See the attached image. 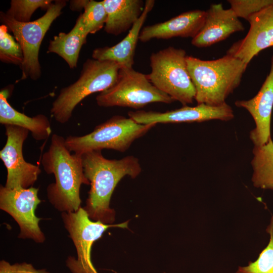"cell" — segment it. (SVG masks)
I'll list each match as a JSON object with an SVG mask.
<instances>
[{
	"label": "cell",
	"instance_id": "cell-14",
	"mask_svg": "<svg viewBox=\"0 0 273 273\" xmlns=\"http://www.w3.org/2000/svg\"><path fill=\"white\" fill-rule=\"evenodd\" d=\"M235 105L246 109L253 117L255 127L250 132L254 147L265 144L270 137V121L273 108V55L270 69L257 95L248 100H237Z\"/></svg>",
	"mask_w": 273,
	"mask_h": 273
},
{
	"label": "cell",
	"instance_id": "cell-5",
	"mask_svg": "<svg viewBox=\"0 0 273 273\" xmlns=\"http://www.w3.org/2000/svg\"><path fill=\"white\" fill-rule=\"evenodd\" d=\"M156 125L140 124L130 117L115 115L87 134L67 136L65 145L70 152L78 155L103 149L123 152Z\"/></svg>",
	"mask_w": 273,
	"mask_h": 273
},
{
	"label": "cell",
	"instance_id": "cell-23",
	"mask_svg": "<svg viewBox=\"0 0 273 273\" xmlns=\"http://www.w3.org/2000/svg\"><path fill=\"white\" fill-rule=\"evenodd\" d=\"M269 235L267 245L260 253L257 259L249 262L248 265L239 266L235 273H273V216L266 229Z\"/></svg>",
	"mask_w": 273,
	"mask_h": 273
},
{
	"label": "cell",
	"instance_id": "cell-4",
	"mask_svg": "<svg viewBox=\"0 0 273 273\" xmlns=\"http://www.w3.org/2000/svg\"><path fill=\"white\" fill-rule=\"evenodd\" d=\"M120 66L110 61L87 59L78 79L62 88L53 102L51 113L58 122L64 124L71 118L76 106L92 94L108 89L117 80Z\"/></svg>",
	"mask_w": 273,
	"mask_h": 273
},
{
	"label": "cell",
	"instance_id": "cell-28",
	"mask_svg": "<svg viewBox=\"0 0 273 273\" xmlns=\"http://www.w3.org/2000/svg\"><path fill=\"white\" fill-rule=\"evenodd\" d=\"M88 1H71L70 2V9L72 11H80L84 9Z\"/></svg>",
	"mask_w": 273,
	"mask_h": 273
},
{
	"label": "cell",
	"instance_id": "cell-24",
	"mask_svg": "<svg viewBox=\"0 0 273 273\" xmlns=\"http://www.w3.org/2000/svg\"><path fill=\"white\" fill-rule=\"evenodd\" d=\"M52 2L50 0H12L6 14L18 22H29L37 9L47 10L52 5Z\"/></svg>",
	"mask_w": 273,
	"mask_h": 273
},
{
	"label": "cell",
	"instance_id": "cell-22",
	"mask_svg": "<svg viewBox=\"0 0 273 273\" xmlns=\"http://www.w3.org/2000/svg\"><path fill=\"white\" fill-rule=\"evenodd\" d=\"M78 17L87 34L96 33L105 26L107 19L103 1H88L83 13Z\"/></svg>",
	"mask_w": 273,
	"mask_h": 273
},
{
	"label": "cell",
	"instance_id": "cell-1",
	"mask_svg": "<svg viewBox=\"0 0 273 273\" xmlns=\"http://www.w3.org/2000/svg\"><path fill=\"white\" fill-rule=\"evenodd\" d=\"M82 166L90 188L83 208L93 221L113 224L116 212L110 207L111 196L118 183L128 175L135 178L142 168L138 159L127 156L121 159H108L101 151H93L83 154Z\"/></svg>",
	"mask_w": 273,
	"mask_h": 273
},
{
	"label": "cell",
	"instance_id": "cell-18",
	"mask_svg": "<svg viewBox=\"0 0 273 273\" xmlns=\"http://www.w3.org/2000/svg\"><path fill=\"white\" fill-rule=\"evenodd\" d=\"M13 87H5L0 92V123L19 126L31 132L36 141L48 139L52 133L50 122L43 114L30 117L15 109L9 104Z\"/></svg>",
	"mask_w": 273,
	"mask_h": 273
},
{
	"label": "cell",
	"instance_id": "cell-19",
	"mask_svg": "<svg viewBox=\"0 0 273 273\" xmlns=\"http://www.w3.org/2000/svg\"><path fill=\"white\" fill-rule=\"evenodd\" d=\"M107 19L104 30L118 35L130 29L142 15L145 6L142 0H104Z\"/></svg>",
	"mask_w": 273,
	"mask_h": 273
},
{
	"label": "cell",
	"instance_id": "cell-17",
	"mask_svg": "<svg viewBox=\"0 0 273 273\" xmlns=\"http://www.w3.org/2000/svg\"><path fill=\"white\" fill-rule=\"evenodd\" d=\"M154 5V0L146 1L142 15L126 36L113 46L96 49L92 53V58L112 61L119 65L120 67L132 68L135 51L143 25Z\"/></svg>",
	"mask_w": 273,
	"mask_h": 273
},
{
	"label": "cell",
	"instance_id": "cell-3",
	"mask_svg": "<svg viewBox=\"0 0 273 273\" xmlns=\"http://www.w3.org/2000/svg\"><path fill=\"white\" fill-rule=\"evenodd\" d=\"M188 69L196 90L198 104L217 106L240 85L248 64L226 54L213 60L187 57Z\"/></svg>",
	"mask_w": 273,
	"mask_h": 273
},
{
	"label": "cell",
	"instance_id": "cell-15",
	"mask_svg": "<svg viewBox=\"0 0 273 273\" xmlns=\"http://www.w3.org/2000/svg\"><path fill=\"white\" fill-rule=\"evenodd\" d=\"M244 30L242 23L231 8L225 9L221 4H213L205 11L203 25L191 43L198 48L208 47Z\"/></svg>",
	"mask_w": 273,
	"mask_h": 273
},
{
	"label": "cell",
	"instance_id": "cell-25",
	"mask_svg": "<svg viewBox=\"0 0 273 273\" xmlns=\"http://www.w3.org/2000/svg\"><path fill=\"white\" fill-rule=\"evenodd\" d=\"M4 24L0 26V60L5 63L21 66L23 55L19 43L9 33Z\"/></svg>",
	"mask_w": 273,
	"mask_h": 273
},
{
	"label": "cell",
	"instance_id": "cell-10",
	"mask_svg": "<svg viewBox=\"0 0 273 273\" xmlns=\"http://www.w3.org/2000/svg\"><path fill=\"white\" fill-rule=\"evenodd\" d=\"M39 189H9L0 186V209L11 215L20 228L18 238L31 239L37 243L46 240L39 223L41 218L35 215V210L41 201L38 196Z\"/></svg>",
	"mask_w": 273,
	"mask_h": 273
},
{
	"label": "cell",
	"instance_id": "cell-16",
	"mask_svg": "<svg viewBox=\"0 0 273 273\" xmlns=\"http://www.w3.org/2000/svg\"><path fill=\"white\" fill-rule=\"evenodd\" d=\"M205 11L195 10L179 14L170 19L143 28L139 40L146 42L153 39L175 37L194 38L202 27Z\"/></svg>",
	"mask_w": 273,
	"mask_h": 273
},
{
	"label": "cell",
	"instance_id": "cell-21",
	"mask_svg": "<svg viewBox=\"0 0 273 273\" xmlns=\"http://www.w3.org/2000/svg\"><path fill=\"white\" fill-rule=\"evenodd\" d=\"M251 161L252 181L255 187L273 190V142L271 139L264 145L254 147Z\"/></svg>",
	"mask_w": 273,
	"mask_h": 273
},
{
	"label": "cell",
	"instance_id": "cell-7",
	"mask_svg": "<svg viewBox=\"0 0 273 273\" xmlns=\"http://www.w3.org/2000/svg\"><path fill=\"white\" fill-rule=\"evenodd\" d=\"M66 2L64 0L55 1L42 16L26 23L18 22L8 17L5 13L1 12V22L13 33L22 51L23 61L20 66L21 80L30 78L35 80L40 77L39 61L40 44L53 22L61 15Z\"/></svg>",
	"mask_w": 273,
	"mask_h": 273
},
{
	"label": "cell",
	"instance_id": "cell-11",
	"mask_svg": "<svg viewBox=\"0 0 273 273\" xmlns=\"http://www.w3.org/2000/svg\"><path fill=\"white\" fill-rule=\"evenodd\" d=\"M5 126L7 141L0 151V158L7 172L5 186L9 189L30 188L37 180L41 169L26 162L23 157V146L29 131L12 125Z\"/></svg>",
	"mask_w": 273,
	"mask_h": 273
},
{
	"label": "cell",
	"instance_id": "cell-8",
	"mask_svg": "<svg viewBox=\"0 0 273 273\" xmlns=\"http://www.w3.org/2000/svg\"><path fill=\"white\" fill-rule=\"evenodd\" d=\"M98 106L140 109L155 102L170 104L174 100L156 87L146 75L133 68L120 67L117 80L96 97Z\"/></svg>",
	"mask_w": 273,
	"mask_h": 273
},
{
	"label": "cell",
	"instance_id": "cell-6",
	"mask_svg": "<svg viewBox=\"0 0 273 273\" xmlns=\"http://www.w3.org/2000/svg\"><path fill=\"white\" fill-rule=\"evenodd\" d=\"M185 50L168 47L151 54V82L183 106L193 103L196 90L190 77Z\"/></svg>",
	"mask_w": 273,
	"mask_h": 273
},
{
	"label": "cell",
	"instance_id": "cell-26",
	"mask_svg": "<svg viewBox=\"0 0 273 273\" xmlns=\"http://www.w3.org/2000/svg\"><path fill=\"white\" fill-rule=\"evenodd\" d=\"M228 2L238 18L247 20L253 14L273 6V0H229Z\"/></svg>",
	"mask_w": 273,
	"mask_h": 273
},
{
	"label": "cell",
	"instance_id": "cell-12",
	"mask_svg": "<svg viewBox=\"0 0 273 273\" xmlns=\"http://www.w3.org/2000/svg\"><path fill=\"white\" fill-rule=\"evenodd\" d=\"M128 115L137 123L143 124L203 122L214 119L228 121L234 117L232 108L226 103L217 106L205 104H198L194 107L186 105L164 112L144 110L129 111Z\"/></svg>",
	"mask_w": 273,
	"mask_h": 273
},
{
	"label": "cell",
	"instance_id": "cell-20",
	"mask_svg": "<svg viewBox=\"0 0 273 273\" xmlns=\"http://www.w3.org/2000/svg\"><path fill=\"white\" fill-rule=\"evenodd\" d=\"M87 35L78 17L69 32H60L50 40L48 53L57 54L65 61L70 68H75Z\"/></svg>",
	"mask_w": 273,
	"mask_h": 273
},
{
	"label": "cell",
	"instance_id": "cell-2",
	"mask_svg": "<svg viewBox=\"0 0 273 273\" xmlns=\"http://www.w3.org/2000/svg\"><path fill=\"white\" fill-rule=\"evenodd\" d=\"M41 163L47 174H53L55 181L47 188L50 203L62 212H75L81 207V186L90 185L82 166V155L71 154L65 145V139L52 135L48 150L42 156Z\"/></svg>",
	"mask_w": 273,
	"mask_h": 273
},
{
	"label": "cell",
	"instance_id": "cell-9",
	"mask_svg": "<svg viewBox=\"0 0 273 273\" xmlns=\"http://www.w3.org/2000/svg\"><path fill=\"white\" fill-rule=\"evenodd\" d=\"M61 217L77 252L76 259L69 256L66 260V265L71 273H98L91 258L94 243L109 228H128V221L118 224L93 221L81 207L75 212H62Z\"/></svg>",
	"mask_w": 273,
	"mask_h": 273
},
{
	"label": "cell",
	"instance_id": "cell-27",
	"mask_svg": "<svg viewBox=\"0 0 273 273\" xmlns=\"http://www.w3.org/2000/svg\"><path fill=\"white\" fill-rule=\"evenodd\" d=\"M0 273H50L44 269H36L33 266L26 262L11 264L8 261H0Z\"/></svg>",
	"mask_w": 273,
	"mask_h": 273
},
{
	"label": "cell",
	"instance_id": "cell-13",
	"mask_svg": "<svg viewBox=\"0 0 273 273\" xmlns=\"http://www.w3.org/2000/svg\"><path fill=\"white\" fill-rule=\"evenodd\" d=\"M246 36L234 43L226 54L248 64L261 51L273 48V6L251 16Z\"/></svg>",
	"mask_w": 273,
	"mask_h": 273
}]
</instances>
